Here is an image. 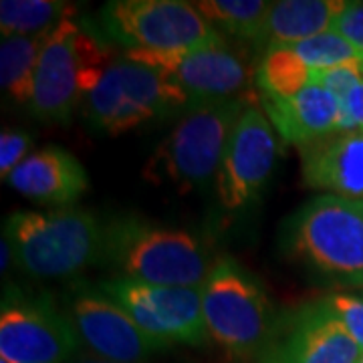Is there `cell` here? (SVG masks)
<instances>
[{
	"instance_id": "6da1fadb",
	"label": "cell",
	"mask_w": 363,
	"mask_h": 363,
	"mask_svg": "<svg viewBox=\"0 0 363 363\" xmlns=\"http://www.w3.org/2000/svg\"><path fill=\"white\" fill-rule=\"evenodd\" d=\"M99 262L117 277L160 286H200L214 267L194 234L138 214H119L104 222Z\"/></svg>"
},
{
	"instance_id": "7a4b0ae2",
	"label": "cell",
	"mask_w": 363,
	"mask_h": 363,
	"mask_svg": "<svg viewBox=\"0 0 363 363\" xmlns=\"http://www.w3.org/2000/svg\"><path fill=\"white\" fill-rule=\"evenodd\" d=\"M281 252L337 285H363V200L311 198L283 224Z\"/></svg>"
},
{
	"instance_id": "3957f363",
	"label": "cell",
	"mask_w": 363,
	"mask_h": 363,
	"mask_svg": "<svg viewBox=\"0 0 363 363\" xmlns=\"http://www.w3.org/2000/svg\"><path fill=\"white\" fill-rule=\"evenodd\" d=\"M14 262L37 279H67L101 259L104 222L85 208L14 212L4 222Z\"/></svg>"
},
{
	"instance_id": "277c9868",
	"label": "cell",
	"mask_w": 363,
	"mask_h": 363,
	"mask_svg": "<svg viewBox=\"0 0 363 363\" xmlns=\"http://www.w3.org/2000/svg\"><path fill=\"white\" fill-rule=\"evenodd\" d=\"M248 104L250 95H240L192 107L154 150L143 178L168 184L178 192L204 186L218 174L234 128Z\"/></svg>"
},
{
	"instance_id": "5b68a950",
	"label": "cell",
	"mask_w": 363,
	"mask_h": 363,
	"mask_svg": "<svg viewBox=\"0 0 363 363\" xmlns=\"http://www.w3.org/2000/svg\"><path fill=\"white\" fill-rule=\"evenodd\" d=\"M192 107L188 91L168 73L121 57L107 67L81 111L93 130L119 135Z\"/></svg>"
},
{
	"instance_id": "8992f818",
	"label": "cell",
	"mask_w": 363,
	"mask_h": 363,
	"mask_svg": "<svg viewBox=\"0 0 363 363\" xmlns=\"http://www.w3.org/2000/svg\"><path fill=\"white\" fill-rule=\"evenodd\" d=\"M109 65L104 43L67 18L43 45L28 109L43 121L65 125Z\"/></svg>"
},
{
	"instance_id": "52a82bcc",
	"label": "cell",
	"mask_w": 363,
	"mask_h": 363,
	"mask_svg": "<svg viewBox=\"0 0 363 363\" xmlns=\"http://www.w3.org/2000/svg\"><path fill=\"white\" fill-rule=\"evenodd\" d=\"M200 289L210 337L233 357L260 355L279 319L259 281L234 259L222 257Z\"/></svg>"
},
{
	"instance_id": "ba28073f",
	"label": "cell",
	"mask_w": 363,
	"mask_h": 363,
	"mask_svg": "<svg viewBox=\"0 0 363 363\" xmlns=\"http://www.w3.org/2000/svg\"><path fill=\"white\" fill-rule=\"evenodd\" d=\"M99 25L128 51H194L224 43L194 2L184 0H113L101 9Z\"/></svg>"
},
{
	"instance_id": "9c48e42d",
	"label": "cell",
	"mask_w": 363,
	"mask_h": 363,
	"mask_svg": "<svg viewBox=\"0 0 363 363\" xmlns=\"http://www.w3.org/2000/svg\"><path fill=\"white\" fill-rule=\"evenodd\" d=\"M97 289L130 313L147 335L174 345H202L210 339L200 286L145 285L123 277L101 281Z\"/></svg>"
},
{
	"instance_id": "30bf717a",
	"label": "cell",
	"mask_w": 363,
	"mask_h": 363,
	"mask_svg": "<svg viewBox=\"0 0 363 363\" xmlns=\"http://www.w3.org/2000/svg\"><path fill=\"white\" fill-rule=\"evenodd\" d=\"M81 339L51 298L28 297L9 286L0 309V359L9 363H67Z\"/></svg>"
},
{
	"instance_id": "8fae6325",
	"label": "cell",
	"mask_w": 363,
	"mask_h": 363,
	"mask_svg": "<svg viewBox=\"0 0 363 363\" xmlns=\"http://www.w3.org/2000/svg\"><path fill=\"white\" fill-rule=\"evenodd\" d=\"M363 350L323 298L277 321L260 363H359Z\"/></svg>"
},
{
	"instance_id": "7c38bea8",
	"label": "cell",
	"mask_w": 363,
	"mask_h": 363,
	"mask_svg": "<svg viewBox=\"0 0 363 363\" xmlns=\"http://www.w3.org/2000/svg\"><path fill=\"white\" fill-rule=\"evenodd\" d=\"M69 319L93 357L140 363L169 345L147 335L113 298L95 289H77L69 297Z\"/></svg>"
},
{
	"instance_id": "4fadbf2b",
	"label": "cell",
	"mask_w": 363,
	"mask_h": 363,
	"mask_svg": "<svg viewBox=\"0 0 363 363\" xmlns=\"http://www.w3.org/2000/svg\"><path fill=\"white\" fill-rule=\"evenodd\" d=\"M279 143L269 117L255 101L245 107L216 174L222 206L238 210L252 204L271 178Z\"/></svg>"
},
{
	"instance_id": "5bb4252c",
	"label": "cell",
	"mask_w": 363,
	"mask_h": 363,
	"mask_svg": "<svg viewBox=\"0 0 363 363\" xmlns=\"http://www.w3.org/2000/svg\"><path fill=\"white\" fill-rule=\"evenodd\" d=\"M123 57L168 73L188 91L194 107L247 95L245 91L252 75L245 59L228 49L226 43L194 51L160 52L135 49Z\"/></svg>"
},
{
	"instance_id": "9a60e30c",
	"label": "cell",
	"mask_w": 363,
	"mask_h": 363,
	"mask_svg": "<svg viewBox=\"0 0 363 363\" xmlns=\"http://www.w3.org/2000/svg\"><path fill=\"white\" fill-rule=\"evenodd\" d=\"M303 180L309 188L363 200V131H335L298 147Z\"/></svg>"
},
{
	"instance_id": "2e32d148",
	"label": "cell",
	"mask_w": 363,
	"mask_h": 363,
	"mask_svg": "<svg viewBox=\"0 0 363 363\" xmlns=\"http://www.w3.org/2000/svg\"><path fill=\"white\" fill-rule=\"evenodd\" d=\"M6 182L18 194L59 208L75 204L89 188L87 174L77 157L57 145L30 154Z\"/></svg>"
},
{
	"instance_id": "e0dca14e",
	"label": "cell",
	"mask_w": 363,
	"mask_h": 363,
	"mask_svg": "<svg viewBox=\"0 0 363 363\" xmlns=\"http://www.w3.org/2000/svg\"><path fill=\"white\" fill-rule=\"evenodd\" d=\"M267 117L283 142L303 147L319 138L343 131L341 99L321 85H307L291 99H272L260 95Z\"/></svg>"
},
{
	"instance_id": "ac0fdd59",
	"label": "cell",
	"mask_w": 363,
	"mask_h": 363,
	"mask_svg": "<svg viewBox=\"0 0 363 363\" xmlns=\"http://www.w3.org/2000/svg\"><path fill=\"white\" fill-rule=\"evenodd\" d=\"M343 0H281L272 2L267 21V49L274 45L291 47L317 37L333 26L345 9Z\"/></svg>"
},
{
	"instance_id": "d6986e66",
	"label": "cell",
	"mask_w": 363,
	"mask_h": 363,
	"mask_svg": "<svg viewBox=\"0 0 363 363\" xmlns=\"http://www.w3.org/2000/svg\"><path fill=\"white\" fill-rule=\"evenodd\" d=\"M47 37H2L0 85L13 104L26 105V107L30 105L35 73Z\"/></svg>"
},
{
	"instance_id": "ffe728a7",
	"label": "cell",
	"mask_w": 363,
	"mask_h": 363,
	"mask_svg": "<svg viewBox=\"0 0 363 363\" xmlns=\"http://www.w3.org/2000/svg\"><path fill=\"white\" fill-rule=\"evenodd\" d=\"M75 6L59 0H2V37H47L52 28L73 18Z\"/></svg>"
},
{
	"instance_id": "44dd1931",
	"label": "cell",
	"mask_w": 363,
	"mask_h": 363,
	"mask_svg": "<svg viewBox=\"0 0 363 363\" xmlns=\"http://www.w3.org/2000/svg\"><path fill=\"white\" fill-rule=\"evenodd\" d=\"M200 14L210 25L238 37V39L264 43L267 21L272 2L264 0H202L194 2Z\"/></svg>"
},
{
	"instance_id": "7402d4cb",
	"label": "cell",
	"mask_w": 363,
	"mask_h": 363,
	"mask_svg": "<svg viewBox=\"0 0 363 363\" xmlns=\"http://www.w3.org/2000/svg\"><path fill=\"white\" fill-rule=\"evenodd\" d=\"M257 85L260 95H269L272 99H291L311 85V69L291 47L274 45L267 49L257 69Z\"/></svg>"
},
{
	"instance_id": "603a6c76",
	"label": "cell",
	"mask_w": 363,
	"mask_h": 363,
	"mask_svg": "<svg viewBox=\"0 0 363 363\" xmlns=\"http://www.w3.org/2000/svg\"><path fill=\"white\" fill-rule=\"evenodd\" d=\"M291 49L297 52L301 61L311 71H321V69L363 61V51H359L353 43H350L333 28L325 30L317 37H311V39L301 40L297 45H291Z\"/></svg>"
},
{
	"instance_id": "cb8c5ba5",
	"label": "cell",
	"mask_w": 363,
	"mask_h": 363,
	"mask_svg": "<svg viewBox=\"0 0 363 363\" xmlns=\"http://www.w3.org/2000/svg\"><path fill=\"white\" fill-rule=\"evenodd\" d=\"M327 307L339 319V323L345 327V331L355 343L363 350V295L351 293H333L323 297Z\"/></svg>"
},
{
	"instance_id": "d4e9b609",
	"label": "cell",
	"mask_w": 363,
	"mask_h": 363,
	"mask_svg": "<svg viewBox=\"0 0 363 363\" xmlns=\"http://www.w3.org/2000/svg\"><path fill=\"white\" fill-rule=\"evenodd\" d=\"M363 81V61L345 63V65L311 71V83L321 85L323 89L335 93L339 99H343L355 85Z\"/></svg>"
},
{
	"instance_id": "484cf974",
	"label": "cell",
	"mask_w": 363,
	"mask_h": 363,
	"mask_svg": "<svg viewBox=\"0 0 363 363\" xmlns=\"http://www.w3.org/2000/svg\"><path fill=\"white\" fill-rule=\"evenodd\" d=\"M30 147H33V140L26 131H2V135H0V174H2V180H9V176L14 169L30 156Z\"/></svg>"
},
{
	"instance_id": "4316f807",
	"label": "cell",
	"mask_w": 363,
	"mask_h": 363,
	"mask_svg": "<svg viewBox=\"0 0 363 363\" xmlns=\"http://www.w3.org/2000/svg\"><path fill=\"white\" fill-rule=\"evenodd\" d=\"M331 28L363 51V2H347Z\"/></svg>"
},
{
	"instance_id": "83f0119b",
	"label": "cell",
	"mask_w": 363,
	"mask_h": 363,
	"mask_svg": "<svg viewBox=\"0 0 363 363\" xmlns=\"http://www.w3.org/2000/svg\"><path fill=\"white\" fill-rule=\"evenodd\" d=\"M343 111V131H363V81L341 99Z\"/></svg>"
},
{
	"instance_id": "f1b7e54d",
	"label": "cell",
	"mask_w": 363,
	"mask_h": 363,
	"mask_svg": "<svg viewBox=\"0 0 363 363\" xmlns=\"http://www.w3.org/2000/svg\"><path fill=\"white\" fill-rule=\"evenodd\" d=\"M14 259V252H13V247H11V242H9V238L2 234V272H6L9 269V262Z\"/></svg>"
},
{
	"instance_id": "f546056e",
	"label": "cell",
	"mask_w": 363,
	"mask_h": 363,
	"mask_svg": "<svg viewBox=\"0 0 363 363\" xmlns=\"http://www.w3.org/2000/svg\"><path fill=\"white\" fill-rule=\"evenodd\" d=\"M75 363H119V362H109V359H101V357H83Z\"/></svg>"
},
{
	"instance_id": "4dcf8cb0",
	"label": "cell",
	"mask_w": 363,
	"mask_h": 363,
	"mask_svg": "<svg viewBox=\"0 0 363 363\" xmlns=\"http://www.w3.org/2000/svg\"><path fill=\"white\" fill-rule=\"evenodd\" d=\"M0 363H9V362H4V359H0Z\"/></svg>"
},
{
	"instance_id": "1f68e13d",
	"label": "cell",
	"mask_w": 363,
	"mask_h": 363,
	"mask_svg": "<svg viewBox=\"0 0 363 363\" xmlns=\"http://www.w3.org/2000/svg\"><path fill=\"white\" fill-rule=\"evenodd\" d=\"M359 363H363V357H362V362H359Z\"/></svg>"
}]
</instances>
